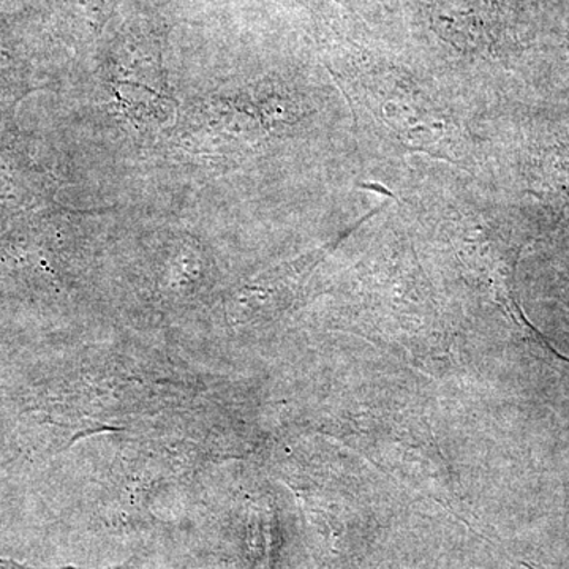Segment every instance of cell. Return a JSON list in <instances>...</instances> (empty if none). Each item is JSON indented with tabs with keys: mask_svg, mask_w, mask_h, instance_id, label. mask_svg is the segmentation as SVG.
<instances>
[{
	"mask_svg": "<svg viewBox=\"0 0 569 569\" xmlns=\"http://www.w3.org/2000/svg\"><path fill=\"white\" fill-rule=\"evenodd\" d=\"M126 567L110 568V569H123ZM0 569H84V568H74V567H66V568H29L24 567V565L18 563L14 560L0 559Z\"/></svg>",
	"mask_w": 569,
	"mask_h": 569,
	"instance_id": "obj_1",
	"label": "cell"
}]
</instances>
